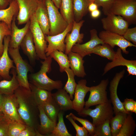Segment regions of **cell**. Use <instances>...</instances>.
<instances>
[{
	"label": "cell",
	"instance_id": "7bdbcfd3",
	"mask_svg": "<svg viewBox=\"0 0 136 136\" xmlns=\"http://www.w3.org/2000/svg\"><path fill=\"white\" fill-rule=\"evenodd\" d=\"M65 117L71 122L75 128L76 131V136H89L88 131L83 126H80L77 124L69 114L67 115Z\"/></svg>",
	"mask_w": 136,
	"mask_h": 136
},
{
	"label": "cell",
	"instance_id": "d6a6232c",
	"mask_svg": "<svg viewBox=\"0 0 136 136\" xmlns=\"http://www.w3.org/2000/svg\"><path fill=\"white\" fill-rule=\"evenodd\" d=\"M135 122L130 114H128L117 136H131L134 133Z\"/></svg>",
	"mask_w": 136,
	"mask_h": 136
},
{
	"label": "cell",
	"instance_id": "680465c9",
	"mask_svg": "<svg viewBox=\"0 0 136 136\" xmlns=\"http://www.w3.org/2000/svg\"><path fill=\"white\" fill-rule=\"evenodd\" d=\"M9 1L10 3L13 0H8Z\"/></svg>",
	"mask_w": 136,
	"mask_h": 136
},
{
	"label": "cell",
	"instance_id": "91938a15",
	"mask_svg": "<svg viewBox=\"0 0 136 136\" xmlns=\"http://www.w3.org/2000/svg\"><path fill=\"white\" fill-rule=\"evenodd\" d=\"M2 77L0 76V79Z\"/></svg>",
	"mask_w": 136,
	"mask_h": 136
},
{
	"label": "cell",
	"instance_id": "f35d334b",
	"mask_svg": "<svg viewBox=\"0 0 136 136\" xmlns=\"http://www.w3.org/2000/svg\"><path fill=\"white\" fill-rule=\"evenodd\" d=\"M69 115L75 120L79 122L88 131L89 135L94 136L95 134L96 127L93 123L88 120L78 117L73 113H70Z\"/></svg>",
	"mask_w": 136,
	"mask_h": 136
},
{
	"label": "cell",
	"instance_id": "d590c367",
	"mask_svg": "<svg viewBox=\"0 0 136 136\" xmlns=\"http://www.w3.org/2000/svg\"><path fill=\"white\" fill-rule=\"evenodd\" d=\"M42 107L47 115L54 122L56 125L58 115L60 110L52 98Z\"/></svg>",
	"mask_w": 136,
	"mask_h": 136
},
{
	"label": "cell",
	"instance_id": "484cf974",
	"mask_svg": "<svg viewBox=\"0 0 136 136\" xmlns=\"http://www.w3.org/2000/svg\"><path fill=\"white\" fill-rule=\"evenodd\" d=\"M12 75L10 80L4 79L0 81V93L10 95L13 94L15 91L20 86L16 78V72L15 68L11 69Z\"/></svg>",
	"mask_w": 136,
	"mask_h": 136
},
{
	"label": "cell",
	"instance_id": "ac0fdd59",
	"mask_svg": "<svg viewBox=\"0 0 136 136\" xmlns=\"http://www.w3.org/2000/svg\"><path fill=\"white\" fill-rule=\"evenodd\" d=\"M84 22L83 20L79 22L74 20L71 32L67 34L64 40L66 54L67 55L71 51L72 47L76 44H81L83 42L84 35L80 33V30Z\"/></svg>",
	"mask_w": 136,
	"mask_h": 136
},
{
	"label": "cell",
	"instance_id": "f6af8a7d",
	"mask_svg": "<svg viewBox=\"0 0 136 136\" xmlns=\"http://www.w3.org/2000/svg\"><path fill=\"white\" fill-rule=\"evenodd\" d=\"M9 121L3 115L0 117V136H8Z\"/></svg>",
	"mask_w": 136,
	"mask_h": 136
},
{
	"label": "cell",
	"instance_id": "f1b7e54d",
	"mask_svg": "<svg viewBox=\"0 0 136 136\" xmlns=\"http://www.w3.org/2000/svg\"><path fill=\"white\" fill-rule=\"evenodd\" d=\"M90 0H73L74 20L79 22L87 13Z\"/></svg>",
	"mask_w": 136,
	"mask_h": 136
},
{
	"label": "cell",
	"instance_id": "d6986e66",
	"mask_svg": "<svg viewBox=\"0 0 136 136\" xmlns=\"http://www.w3.org/2000/svg\"><path fill=\"white\" fill-rule=\"evenodd\" d=\"M85 79L79 80L77 84L74 93V98L72 101L73 109L79 113L83 109L85 104V98L89 91L90 87L86 86Z\"/></svg>",
	"mask_w": 136,
	"mask_h": 136
},
{
	"label": "cell",
	"instance_id": "8fae6325",
	"mask_svg": "<svg viewBox=\"0 0 136 136\" xmlns=\"http://www.w3.org/2000/svg\"><path fill=\"white\" fill-rule=\"evenodd\" d=\"M99 38L104 43L109 45L112 48L117 46L124 53L128 54L126 49L129 47H136V45L126 40L122 36L118 34L102 30L99 33Z\"/></svg>",
	"mask_w": 136,
	"mask_h": 136
},
{
	"label": "cell",
	"instance_id": "277c9868",
	"mask_svg": "<svg viewBox=\"0 0 136 136\" xmlns=\"http://www.w3.org/2000/svg\"><path fill=\"white\" fill-rule=\"evenodd\" d=\"M78 114L83 117L90 116L92 119V123L96 127L107 120H110L113 116L114 112L110 99L105 103L96 105L94 109L84 108Z\"/></svg>",
	"mask_w": 136,
	"mask_h": 136
},
{
	"label": "cell",
	"instance_id": "6da1fadb",
	"mask_svg": "<svg viewBox=\"0 0 136 136\" xmlns=\"http://www.w3.org/2000/svg\"><path fill=\"white\" fill-rule=\"evenodd\" d=\"M14 94L18 104L17 110L20 117L25 124L37 130L39 111L30 89L20 86Z\"/></svg>",
	"mask_w": 136,
	"mask_h": 136
},
{
	"label": "cell",
	"instance_id": "7c38bea8",
	"mask_svg": "<svg viewBox=\"0 0 136 136\" xmlns=\"http://www.w3.org/2000/svg\"><path fill=\"white\" fill-rule=\"evenodd\" d=\"M18 104L14 93L4 95L3 101L0 108L4 116L10 122H16L25 124L18 113Z\"/></svg>",
	"mask_w": 136,
	"mask_h": 136
},
{
	"label": "cell",
	"instance_id": "c3c4849f",
	"mask_svg": "<svg viewBox=\"0 0 136 136\" xmlns=\"http://www.w3.org/2000/svg\"><path fill=\"white\" fill-rule=\"evenodd\" d=\"M90 13L91 16L93 19H96L98 18L100 16L101 14L100 11L98 9Z\"/></svg>",
	"mask_w": 136,
	"mask_h": 136
},
{
	"label": "cell",
	"instance_id": "11a10c76",
	"mask_svg": "<svg viewBox=\"0 0 136 136\" xmlns=\"http://www.w3.org/2000/svg\"><path fill=\"white\" fill-rule=\"evenodd\" d=\"M38 3L42 2H45V0H37Z\"/></svg>",
	"mask_w": 136,
	"mask_h": 136
},
{
	"label": "cell",
	"instance_id": "681fc988",
	"mask_svg": "<svg viewBox=\"0 0 136 136\" xmlns=\"http://www.w3.org/2000/svg\"><path fill=\"white\" fill-rule=\"evenodd\" d=\"M98 6L94 2H91L88 7V10L90 12L98 9Z\"/></svg>",
	"mask_w": 136,
	"mask_h": 136
},
{
	"label": "cell",
	"instance_id": "ab89813d",
	"mask_svg": "<svg viewBox=\"0 0 136 136\" xmlns=\"http://www.w3.org/2000/svg\"><path fill=\"white\" fill-rule=\"evenodd\" d=\"M26 126L24 123L16 122H10L8 128V136H19Z\"/></svg>",
	"mask_w": 136,
	"mask_h": 136
},
{
	"label": "cell",
	"instance_id": "4fadbf2b",
	"mask_svg": "<svg viewBox=\"0 0 136 136\" xmlns=\"http://www.w3.org/2000/svg\"><path fill=\"white\" fill-rule=\"evenodd\" d=\"M19 11L16 17L19 25L26 23L35 14L38 3L37 0H15Z\"/></svg>",
	"mask_w": 136,
	"mask_h": 136
},
{
	"label": "cell",
	"instance_id": "816d5d0a",
	"mask_svg": "<svg viewBox=\"0 0 136 136\" xmlns=\"http://www.w3.org/2000/svg\"><path fill=\"white\" fill-rule=\"evenodd\" d=\"M55 5L58 9L59 8L61 0H51Z\"/></svg>",
	"mask_w": 136,
	"mask_h": 136
},
{
	"label": "cell",
	"instance_id": "db71d44e",
	"mask_svg": "<svg viewBox=\"0 0 136 136\" xmlns=\"http://www.w3.org/2000/svg\"><path fill=\"white\" fill-rule=\"evenodd\" d=\"M133 113H135L136 114V104L135 105L134 107Z\"/></svg>",
	"mask_w": 136,
	"mask_h": 136
},
{
	"label": "cell",
	"instance_id": "3957f363",
	"mask_svg": "<svg viewBox=\"0 0 136 136\" xmlns=\"http://www.w3.org/2000/svg\"><path fill=\"white\" fill-rule=\"evenodd\" d=\"M8 53L15 65L16 78L20 86L30 89L28 74L32 70L31 66L22 58L19 47L14 48L9 47Z\"/></svg>",
	"mask_w": 136,
	"mask_h": 136
},
{
	"label": "cell",
	"instance_id": "8d00e7d4",
	"mask_svg": "<svg viewBox=\"0 0 136 136\" xmlns=\"http://www.w3.org/2000/svg\"><path fill=\"white\" fill-rule=\"evenodd\" d=\"M64 72L66 73L68 78L67 81L63 89L69 93L71 99L73 98L75 88L77 85L75 79V75L73 71L70 68L65 69Z\"/></svg>",
	"mask_w": 136,
	"mask_h": 136
},
{
	"label": "cell",
	"instance_id": "9a60e30c",
	"mask_svg": "<svg viewBox=\"0 0 136 136\" xmlns=\"http://www.w3.org/2000/svg\"><path fill=\"white\" fill-rule=\"evenodd\" d=\"M120 66L126 67L128 75H136V60H128L122 56V50L119 48H118L116 51L113 59L106 65L103 75L114 67Z\"/></svg>",
	"mask_w": 136,
	"mask_h": 136
},
{
	"label": "cell",
	"instance_id": "2e32d148",
	"mask_svg": "<svg viewBox=\"0 0 136 136\" xmlns=\"http://www.w3.org/2000/svg\"><path fill=\"white\" fill-rule=\"evenodd\" d=\"M10 36H5L4 39V49L0 57V76L4 79L10 80L12 78L10 75V71L12 68H15L13 61L9 55L8 49Z\"/></svg>",
	"mask_w": 136,
	"mask_h": 136
},
{
	"label": "cell",
	"instance_id": "4dcf8cb0",
	"mask_svg": "<svg viewBox=\"0 0 136 136\" xmlns=\"http://www.w3.org/2000/svg\"><path fill=\"white\" fill-rule=\"evenodd\" d=\"M59 9L68 24L73 23L74 20L73 0H61Z\"/></svg>",
	"mask_w": 136,
	"mask_h": 136
},
{
	"label": "cell",
	"instance_id": "f546056e",
	"mask_svg": "<svg viewBox=\"0 0 136 136\" xmlns=\"http://www.w3.org/2000/svg\"><path fill=\"white\" fill-rule=\"evenodd\" d=\"M110 120L112 136H117L124 123L128 114L119 112L115 114Z\"/></svg>",
	"mask_w": 136,
	"mask_h": 136
},
{
	"label": "cell",
	"instance_id": "8992f818",
	"mask_svg": "<svg viewBox=\"0 0 136 136\" xmlns=\"http://www.w3.org/2000/svg\"><path fill=\"white\" fill-rule=\"evenodd\" d=\"M111 12L121 16L129 24H136V0H115Z\"/></svg>",
	"mask_w": 136,
	"mask_h": 136
},
{
	"label": "cell",
	"instance_id": "74e56055",
	"mask_svg": "<svg viewBox=\"0 0 136 136\" xmlns=\"http://www.w3.org/2000/svg\"><path fill=\"white\" fill-rule=\"evenodd\" d=\"M110 120H107L96 127L94 136H112Z\"/></svg>",
	"mask_w": 136,
	"mask_h": 136
},
{
	"label": "cell",
	"instance_id": "7dc6e473",
	"mask_svg": "<svg viewBox=\"0 0 136 136\" xmlns=\"http://www.w3.org/2000/svg\"><path fill=\"white\" fill-rule=\"evenodd\" d=\"M125 110L128 113H133L134 107L136 104V101L133 99L126 98L122 102Z\"/></svg>",
	"mask_w": 136,
	"mask_h": 136
},
{
	"label": "cell",
	"instance_id": "f907efd6",
	"mask_svg": "<svg viewBox=\"0 0 136 136\" xmlns=\"http://www.w3.org/2000/svg\"><path fill=\"white\" fill-rule=\"evenodd\" d=\"M10 3L8 0H0V9L7 8Z\"/></svg>",
	"mask_w": 136,
	"mask_h": 136
},
{
	"label": "cell",
	"instance_id": "44dd1931",
	"mask_svg": "<svg viewBox=\"0 0 136 136\" xmlns=\"http://www.w3.org/2000/svg\"><path fill=\"white\" fill-rule=\"evenodd\" d=\"M20 46L23 53L28 57L31 64H35L36 61L39 58L36 52L32 35L29 28Z\"/></svg>",
	"mask_w": 136,
	"mask_h": 136
},
{
	"label": "cell",
	"instance_id": "e0dca14e",
	"mask_svg": "<svg viewBox=\"0 0 136 136\" xmlns=\"http://www.w3.org/2000/svg\"><path fill=\"white\" fill-rule=\"evenodd\" d=\"M90 32V38L89 41L83 44H77L71 49L72 51L78 53L83 58L92 54V50L97 45L104 43L99 38L96 29H92Z\"/></svg>",
	"mask_w": 136,
	"mask_h": 136
},
{
	"label": "cell",
	"instance_id": "e575fe53",
	"mask_svg": "<svg viewBox=\"0 0 136 136\" xmlns=\"http://www.w3.org/2000/svg\"><path fill=\"white\" fill-rule=\"evenodd\" d=\"M50 56L59 64V71L61 72H64L65 69L70 68L67 55L64 52L56 50L52 52Z\"/></svg>",
	"mask_w": 136,
	"mask_h": 136
},
{
	"label": "cell",
	"instance_id": "f5cc1de1",
	"mask_svg": "<svg viewBox=\"0 0 136 136\" xmlns=\"http://www.w3.org/2000/svg\"><path fill=\"white\" fill-rule=\"evenodd\" d=\"M4 98V95L0 93V109L1 107Z\"/></svg>",
	"mask_w": 136,
	"mask_h": 136
},
{
	"label": "cell",
	"instance_id": "6f0895ef",
	"mask_svg": "<svg viewBox=\"0 0 136 136\" xmlns=\"http://www.w3.org/2000/svg\"><path fill=\"white\" fill-rule=\"evenodd\" d=\"M95 0H90V2H94Z\"/></svg>",
	"mask_w": 136,
	"mask_h": 136
},
{
	"label": "cell",
	"instance_id": "60d3db41",
	"mask_svg": "<svg viewBox=\"0 0 136 136\" xmlns=\"http://www.w3.org/2000/svg\"><path fill=\"white\" fill-rule=\"evenodd\" d=\"M11 28L5 23L0 22V57L3 52L4 49L3 40L4 37L7 36H11Z\"/></svg>",
	"mask_w": 136,
	"mask_h": 136
},
{
	"label": "cell",
	"instance_id": "4316f807",
	"mask_svg": "<svg viewBox=\"0 0 136 136\" xmlns=\"http://www.w3.org/2000/svg\"><path fill=\"white\" fill-rule=\"evenodd\" d=\"M30 90L38 106L42 107L52 98L51 91L38 88L29 83Z\"/></svg>",
	"mask_w": 136,
	"mask_h": 136
},
{
	"label": "cell",
	"instance_id": "30bf717a",
	"mask_svg": "<svg viewBox=\"0 0 136 136\" xmlns=\"http://www.w3.org/2000/svg\"><path fill=\"white\" fill-rule=\"evenodd\" d=\"M73 24V23L68 24L66 29L60 33L53 36L45 35V40L48 43L45 50L47 57L50 56L52 52L56 50L65 52L66 46L64 40L66 35L71 31Z\"/></svg>",
	"mask_w": 136,
	"mask_h": 136
},
{
	"label": "cell",
	"instance_id": "d4e9b609",
	"mask_svg": "<svg viewBox=\"0 0 136 136\" xmlns=\"http://www.w3.org/2000/svg\"><path fill=\"white\" fill-rule=\"evenodd\" d=\"M40 124L37 130L41 136H50L56 125L54 122L45 113L43 108L38 106Z\"/></svg>",
	"mask_w": 136,
	"mask_h": 136
},
{
	"label": "cell",
	"instance_id": "cb8c5ba5",
	"mask_svg": "<svg viewBox=\"0 0 136 136\" xmlns=\"http://www.w3.org/2000/svg\"><path fill=\"white\" fill-rule=\"evenodd\" d=\"M67 93L61 88L52 94V99L60 111H64L72 109V101Z\"/></svg>",
	"mask_w": 136,
	"mask_h": 136
},
{
	"label": "cell",
	"instance_id": "ee69618b",
	"mask_svg": "<svg viewBox=\"0 0 136 136\" xmlns=\"http://www.w3.org/2000/svg\"><path fill=\"white\" fill-rule=\"evenodd\" d=\"M123 36L126 40L136 45V27L128 28Z\"/></svg>",
	"mask_w": 136,
	"mask_h": 136
},
{
	"label": "cell",
	"instance_id": "9f6ffc18",
	"mask_svg": "<svg viewBox=\"0 0 136 136\" xmlns=\"http://www.w3.org/2000/svg\"><path fill=\"white\" fill-rule=\"evenodd\" d=\"M3 115H4L3 114L0 109V117Z\"/></svg>",
	"mask_w": 136,
	"mask_h": 136
},
{
	"label": "cell",
	"instance_id": "ba28073f",
	"mask_svg": "<svg viewBox=\"0 0 136 136\" xmlns=\"http://www.w3.org/2000/svg\"><path fill=\"white\" fill-rule=\"evenodd\" d=\"M109 83L108 79H104L97 85L90 87L89 96L85 102L84 108L88 109L91 106L105 103L108 101L106 90Z\"/></svg>",
	"mask_w": 136,
	"mask_h": 136
},
{
	"label": "cell",
	"instance_id": "52a82bcc",
	"mask_svg": "<svg viewBox=\"0 0 136 136\" xmlns=\"http://www.w3.org/2000/svg\"><path fill=\"white\" fill-rule=\"evenodd\" d=\"M30 21L29 28L32 35L37 54L39 58L44 60L47 57L45 50L47 47L45 35L38 24L35 14Z\"/></svg>",
	"mask_w": 136,
	"mask_h": 136
},
{
	"label": "cell",
	"instance_id": "836d02e7",
	"mask_svg": "<svg viewBox=\"0 0 136 136\" xmlns=\"http://www.w3.org/2000/svg\"><path fill=\"white\" fill-rule=\"evenodd\" d=\"M64 111H60L58 115V122L50 136H72L68 131L65 124L63 115Z\"/></svg>",
	"mask_w": 136,
	"mask_h": 136
},
{
	"label": "cell",
	"instance_id": "bcb514c9",
	"mask_svg": "<svg viewBox=\"0 0 136 136\" xmlns=\"http://www.w3.org/2000/svg\"><path fill=\"white\" fill-rule=\"evenodd\" d=\"M41 136V135L34 127L26 125L25 128L20 132L19 136Z\"/></svg>",
	"mask_w": 136,
	"mask_h": 136
},
{
	"label": "cell",
	"instance_id": "5b68a950",
	"mask_svg": "<svg viewBox=\"0 0 136 136\" xmlns=\"http://www.w3.org/2000/svg\"><path fill=\"white\" fill-rule=\"evenodd\" d=\"M45 3L50 23L49 35H55L62 32L66 29L68 24L51 0H45Z\"/></svg>",
	"mask_w": 136,
	"mask_h": 136
},
{
	"label": "cell",
	"instance_id": "b9f144b4",
	"mask_svg": "<svg viewBox=\"0 0 136 136\" xmlns=\"http://www.w3.org/2000/svg\"><path fill=\"white\" fill-rule=\"evenodd\" d=\"M115 0H95L94 2L98 7H101L104 14L107 16L111 10Z\"/></svg>",
	"mask_w": 136,
	"mask_h": 136
},
{
	"label": "cell",
	"instance_id": "ffe728a7",
	"mask_svg": "<svg viewBox=\"0 0 136 136\" xmlns=\"http://www.w3.org/2000/svg\"><path fill=\"white\" fill-rule=\"evenodd\" d=\"M16 17L15 16L14 17L11 23V34L9 46L14 48L19 47L22 41L29 29L30 24L29 20L23 28H19L15 22Z\"/></svg>",
	"mask_w": 136,
	"mask_h": 136
},
{
	"label": "cell",
	"instance_id": "7a4b0ae2",
	"mask_svg": "<svg viewBox=\"0 0 136 136\" xmlns=\"http://www.w3.org/2000/svg\"><path fill=\"white\" fill-rule=\"evenodd\" d=\"M52 58L50 56L47 57L44 61H41L42 65L40 70L36 73L31 74L29 78L30 83L34 86L51 92L54 89L62 88L63 85L61 81L53 80L47 75V73L51 70Z\"/></svg>",
	"mask_w": 136,
	"mask_h": 136
},
{
	"label": "cell",
	"instance_id": "603a6c76",
	"mask_svg": "<svg viewBox=\"0 0 136 136\" xmlns=\"http://www.w3.org/2000/svg\"><path fill=\"white\" fill-rule=\"evenodd\" d=\"M70 67L75 75L78 77L83 78L86 75L83 65L84 61L78 53L71 51L67 55Z\"/></svg>",
	"mask_w": 136,
	"mask_h": 136
},
{
	"label": "cell",
	"instance_id": "7402d4cb",
	"mask_svg": "<svg viewBox=\"0 0 136 136\" xmlns=\"http://www.w3.org/2000/svg\"><path fill=\"white\" fill-rule=\"evenodd\" d=\"M35 14L38 24L44 34L49 35L50 23L45 2L38 3Z\"/></svg>",
	"mask_w": 136,
	"mask_h": 136
},
{
	"label": "cell",
	"instance_id": "83f0119b",
	"mask_svg": "<svg viewBox=\"0 0 136 136\" xmlns=\"http://www.w3.org/2000/svg\"><path fill=\"white\" fill-rule=\"evenodd\" d=\"M18 11L17 2L15 0H13L8 7L0 9V22L5 23L11 28L12 20L15 16H17Z\"/></svg>",
	"mask_w": 136,
	"mask_h": 136
},
{
	"label": "cell",
	"instance_id": "9c48e42d",
	"mask_svg": "<svg viewBox=\"0 0 136 136\" xmlns=\"http://www.w3.org/2000/svg\"><path fill=\"white\" fill-rule=\"evenodd\" d=\"M101 19L104 30L122 36L128 28L129 24L121 16L110 12Z\"/></svg>",
	"mask_w": 136,
	"mask_h": 136
},
{
	"label": "cell",
	"instance_id": "1f68e13d",
	"mask_svg": "<svg viewBox=\"0 0 136 136\" xmlns=\"http://www.w3.org/2000/svg\"><path fill=\"white\" fill-rule=\"evenodd\" d=\"M109 45L104 43L96 46L92 50L91 53L106 58L112 61L114 57L116 52Z\"/></svg>",
	"mask_w": 136,
	"mask_h": 136
},
{
	"label": "cell",
	"instance_id": "5bb4252c",
	"mask_svg": "<svg viewBox=\"0 0 136 136\" xmlns=\"http://www.w3.org/2000/svg\"><path fill=\"white\" fill-rule=\"evenodd\" d=\"M125 72V70H123L117 73L110 82L109 87L110 100L113 105L114 114L119 112L125 113L128 114H130L125 110L122 102L120 100L117 94L118 85L120 80L123 77Z\"/></svg>",
	"mask_w": 136,
	"mask_h": 136
}]
</instances>
